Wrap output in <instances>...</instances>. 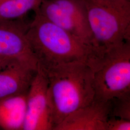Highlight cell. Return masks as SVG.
I'll use <instances>...</instances> for the list:
<instances>
[{
  "label": "cell",
  "mask_w": 130,
  "mask_h": 130,
  "mask_svg": "<svg viewBox=\"0 0 130 130\" xmlns=\"http://www.w3.org/2000/svg\"><path fill=\"white\" fill-rule=\"evenodd\" d=\"M34 12L26 34L38 66L42 70L74 62L88 63L98 53L93 47L49 21L37 11Z\"/></svg>",
  "instance_id": "6da1fadb"
},
{
  "label": "cell",
  "mask_w": 130,
  "mask_h": 130,
  "mask_svg": "<svg viewBox=\"0 0 130 130\" xmlns=\"http://www.w3.org/2000/svg\"><path fill=\"white\" fill-rule=\"evenodd\" d=\"M42 70L48 80L54 129L66 118L94 100L92 71L87 63H71Z\"/></svg>",
  "instance_id": "7a4b0ae2"
},
{
  "label": "cell",
  "mask_w": 130,
  "mask_h": 130,
  "mask_svg": "<svg viewBox=\"0 0 130 130\" xmlns=\"http://www.w3.org/2000/svg\"><path fill=\"white\" fill-rule=\"evenodd\" d=\"M84 1L97 51L130 41V0Z\"/></svg>",
  "instance_id": "3957f363"
},
{
  "label": "cell",
  "mask_w": 130,
  "mask_h": 130,
  "mask_svg": "<svg viewBox=\"0 0 130 130\" xmlns=\"http://www.w3.org/2000/svg\"><path fill=\"white\" fill-rule=\"evenodd\" d=\"M95 99L111 101L130 94V41L96 54L87 63Z\"/></svg>",
  "instance_id": "277c9868"
},
{
  "label": "cell",
  "mask_w": 130,
  "mask_h": 130,
  "mask_svg": "<svg viewBox=\"0 0 130 130\" xmlns=\"http://www.w3.org/2000/svg\"><path fill=\"white\" fill-rule=\"evenodd\" d=\"M37 11L49 21L94 47L84 0H43Z\"/></svg>",
  "instance_id": "5b68a950"
},
{
  "label": "cell",
  "mask_w": 130,
  "mask_h": 130,
  "mask_svg": "<svg viewBox=\"0 0 130 130\" xmlns=\"http://www.w3.org/2000/svg\"><path fill=\"white\" fill-rule=\"evenodd\" d=\"M46 75L38 67L27 94L26 112L23 130H53Z\"/></svg>",
  "instance_id": "8992f818"
},
{
  "label": "cell",
  "mask_w": 130,
  "mask_h": 130,
  "mask_svg": "<svg viewBox=\"0 0 130 130\" xmlns=\"http://www.w3.org/2000/svg\"><path fill=\"white\" fill-rule=\"evenodd\" d=\"M28 24L0 20V57L17 61L37 71L38 62L27 37Z\"/></svg>",
  "instance_id": "52a82bcc"
},
{
  "label": "cell",
  "mask_w": 130,
  "mask_h": 130,
  "mask_svg": "<svg viewBox=\"0 0 130 130\" xmlns=\"http://www.w3.org/2000/svg\"><path fill=\"white\" fill-rule=\"evenodd\" d=\"M111 109L112 100L94 99L88 105L66 118L54 130H106Z\"/></svg>",
  "instance_id": "ba28073f"
},
{
  "label": "cell",
  "mask_w": 130,
  "mask_h": 130,
  "mask_svg": "<svg viewBox=\"0 0 130 130\" xmlns=\"http://www.w3.org/2000/svg\"><path fill=\"white\" fill-rule=\"evenodd\" d=\"M36 72L17 61L0 63V100L27 93Z\"/></svg>",
  "instance_id": "9c48e42d"
},
{
  "label": "cell",
  "mask_w": 130,
  "mask_h": 130,
  "mask_svg": "<svg viewBox=\"0 0 130 130\" xmlns=\"http://www.w3.org/2000/svg\"><path fill=\"white\" fill-rule=\"evenodd\" d=\"M27 94L23 93L0 100V128L23 130L26 116Z\"/></svg>",
  "instance_id": "30bf717a"
},
{
  "label": "cell",
  "mask_w": 130,
  "mask_h": 130,
  "mask_svg": "<svg viewBox=\"0 0 130 130\" xmlns=\"http://www.w3.org/2000/svg\"><path fill=\"white\" fill-rule=\"evenodd\" d=\"M43 0H0V20H20L30 11L37 10Z\"/></svg>",
  "instance_id": "8fae6325"
},
{
  "label": "cell",
  "mask_w": 130,
  "mask_h": 130,
  "mask_svg": "<svg viewBox=\"0 0 130 130\" xmlns=\"http://www.w3.org/2000/svg\"><path fill=\"white\" fill-rule=\"evenodd\" d=\"M128 94L112 100L110 117L130 121V96Z\"/></svg>",
  "instance_id": "7c38bea8"
},
{
  "label": "cell",
  "mask_w": 130,
  "mask_h": 130,
  "mask_svg": "<svg viewBox=\"0 0 130 130\" xmlns=\"http://www.w3.org/2000/svg\"><path fill=\"white\" fill-rule=\"evenodd\" d=\"M130 121L110 117L107 122L106 130H130Z\"/></svg>",
  "instance_id": "4fadbf2b"
},
{
  "label": "cell",
  "mask_w": 130,
  "mask_h": 130,
  "mask_svg": "<svg viewBox=\"0 0 130 130\" xmlns=\"http://www.w3.org/2000/svg\"><path fill=\"white\" fill-rule=\"evenodd\" d=\"M5 59H5V58H2L0 57V63H1L2 62H3V61L5 60Z\"/></svg>",
  "instance_id": "5bb4252c"
}]
</instances>
